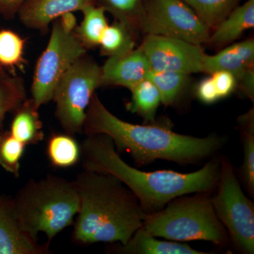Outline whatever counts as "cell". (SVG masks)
Masks as SVG:
<instances>
[{"label":"cell","mask_w":254,"mask_h":254,"mask_svg":"<svg viewBox=\"0 0 254 254\" xmlns=\"http://www.w3.org/2000/svg\"><path fill=\"white\" fill-rule=\"evenodd\" d=\"M83 133L109 136L117 151L128 153L139 167L158 160L197 165L217 156L225 144V138L217 134L200 138L176 133L156 122L145 125L127 123L113 115L96 92L87 108Z\"/></svg>","instance_id":"obj_1"},{"label":"cell","mask_w":254,"mask_h":254,"mask_svg":"<svg viewBox=\"0 0 254 254\" xmlns=\"http://www.w3.org/2000/svg\"><path fill=\"white\" fill-rule=\"evenodd\" d=\"M82 168L109 174L123 182L139 202L145 214L156 213L181 195L214 193L220 174V158L210 159L197 171H141L127 163L113 141L105 134L86 136L81 144Z\"/></svg>","instance_id":"obj_2"},{"label":"cell","mask_w":254,"mask_h":254,"mask_svg":"<svg viewBox=\"0 0 254 254\" xmlns=\"http://www.w3.org/2000/svg\"><path fill=\"white\" fill-rule=\"evenodd\" d=\"M79 199L71 241L124 245L143 226L147 214L131 190L109 174L83 170L73 180Z\"/></svg>","instance_id":"obj_3"},{"label":"cell","mask_w":254,"mask_h":254,"mask_svg":"<svg viewBox=\"0 0 254 254\" xmlns=\"http://www.w3.org/2000/svg\"><path fill=\"white\" fill-rule=\"evenodd\" d=\"M12 201L25 230L37 239L42 232L50 245L58 234L73 226L79 208L73 181L53 175L28 180Z\"/></svg>","instance_id":"obj_4"},{"label":"cell","mask_w":254,"mask_h":254,"mask_svg":"<svg viewBox=\"0 0 254 254\" xmlns=\"http://www.w3.org/2000/svg\"><path fill=\"white\" fill-rule=\"evenodd\" d=\"M213 193L181 195L156 213L147 214L142 228L150 235L175 242L206 241L217 247L231 243L212 203Z\"/></svg>","instance_id":"obj_5"},{"label":"cell","mask_w":254,"mask_h":254,"mask_svg":"<svg viewBox=\"0 0 254 254\" xmlns=\"http://www.w3.org/2000/svg\"><path fill=\"white\" fill-rule=\"evenodd\" d=\"M102 87V68L84 55L63 75L55 88L53 100L55 117L65 133H83L87 108L93 94Z\"/></svg>","instance_id":"obj_6"},{"label":"cell","mask_w":254,"mask_h":254,"mask_svg":"<svg viewBox=\"0 0 254 254\" xmlns=\"http://www.w3.org/2000/svg\"><path fill=\"white\" fill-rule=\"evenodd\" d=\"M212 194L214 210L226 229L230 242L244 254H254V204L242 190L233 165L220 157V174Z\"/></svg>","instance_id":"obj_7"},{"label":"cell","mask_w":254,"mask_h":254,"mask_svg":"<svg viewBox=\"0 0 254 254\" xmlns=\"http://www.w3.org/2000/svg\"><path fill=\"white\" fill-rule=\"evenodd\" d=\"M46 49L37 62L31 86V98L38 108L53 100L57 85L87 50L74 32L65 31L56 19Z\"/></svg>","instance_id":"obj_8"},{"label":"cell","mask_w":254,"mask_h":254,"mask_svg":"<svg viewBox=\"0 0 254 254\" xmlns=\"http://www.w3.org/2000/svg\"><path fill=\"white\" fill-rule=\"evenodd\" d=\"M211 31L182 0H145L141 34L208 43Z\"/></svg>","instance_id":"obj_9"},{"label":"cell","mask_w":254,"mask_h":254,"mask_svg":"<svg viewBox=\"0 0 254 254\" xmlns=\"http://www.w3.org/2000/svg\"><path fill=\"white\" fill-rule=\"evenodd\" d=\"M140 46L153 71L187 75L204 71L207 54L200 45L178 38L146 35Z\"/></svg>","instance_id":"obj_10"},{"label":"cell","mask_w":254,"mask_h":254,"mask_svg":"<svg viewBox=\"0 0 254 254\" xmlns=\"http://www.w3.org/2000/svg\"><path fill=\"white\" fill-rule=\"evenodd\" d=\"M50 244H41L28 233L15 212L12 199L0 196V254H49Z\"/></svg>","instance_id":"obj_11"},{"label":"cell","mask_w":254,"mask_h":254,"mask_svg":"<svg viewBox=\"0 0 254 254\" xmlns=\"http://www.w3.org/2000/svg\"><path fill=\"white\" fill-rule=\"evenodd\" d=\"M102 68V87L121 86L128 90L146 79L151 71L141 46L119 56L109 57Z\"/></svg>","instance_id":"obj_12"},{"label":"cell","mask_w":254,"mask_h":254,"mask_svg":"<svg viewBox=\"0 0 254 254\" xmlns=\"http://www.w3.org/2000/svg\"><path fill=\"white\" fill-rule=\"evenodd\" d=\"M91 5H95L94 0H26L17 16L26 28L46 33L62 15L82 11Z\"/></svg>","instance_id":"obj_13"},{"label":"cell","mask_w":254,"mask_h":254,"mask_svg":"<svg viewBox=\"0 0 254 254\" xmlns=\"http://www.w3.org/2000/svg\"><path fill=\"white\" fill-rule=\"evenodd\" d=\"M252 68H254V41L249 38L224 48L216 55H206L203 73L210 75L217 71H229L237 80Z\"/></svg>","instance_id":"obj_14"},{"label":"cell","mask_w":254,"mask_h":254,"mask_svg":"<svg viewBox=\"0 0 254 254\" xmlns=\"http://www.w3.org/2000/svg\"><path fill=\"white\" fill-rule=\"evenodd\" d=\"M114 253L120 254H208L191 248L187 244L173 241L159 240L142 227L136 230L125 245L114 248Z\"/></svg>","instance_id":"obj_15"},{"label":"cell","mask_w":254,"mask_h":254,"mask_svg":"<svg viewBox=\"0 0 254 254\" xmlns=\"http://www.w3.org/2000/svg\"><path fill=\"white\" fill-rule=\"evenodd\" d=\"M254 27V0H247L232 10L210 33L208 43L221 47L237 41Z\"/></svg>","instance_id":"obj_16"},{"label":"cell","mask_w":254,"mask_h":254,"mask_svg":"<svg viewBox=\"0 0 254 254\" xmlns=\"http://www.w3.org/2000/svg\"><path fill=\"white\" fill-rule=\"evenodd\" d=\"M32 98H26L15 110L10 133L23 144L37 145L44 139L43 123Z\"/></svg>","instance_id":"obj_17"},{"label":"cell","mask_w":254,"mask_h":254,"mask_svg":"<svg viewBox=\"0 0 254 254\" xmlns=\"http://www.w3.org/2000/svg\"><path fill=\"white\" fill-rule=\"evenodd\" d=\"M237 127L243 148V163L239 175L251 197H254V107L237 120Z\"/></svg>","instance_id":"obj_18"},{"label":"cell","mask_w":254,"mask_h":254,"mask_svg":"<svg viewBox=\"0 0 254 254\" xmlns=\"http://www.w3.org/2000/svg\"><path fill=\"white\" fill-rule=\"evenodd\" d=\"M46 154L53 168H72L81 160V145L73 135L53 133L47 143Z\"/></svg>","instance_id":"obj_19"},{"label":"cell","mask_w":254,"mask_h":254,"mask_svg":"<svg viewBox=\"0 0 254 254\" xmlns=\"http://www.w3.org/2000/svg\"><path fill=\"white\" fill-rule=\"evenodd\" d=\"M131 100L127 109L136 114L144 120L145 124L155 123L157 111L161 104L160 93L149 79L143 80L130 88Z\"/></svg>","instance_id":"obj_20"},{"label":"cell","mask_w":254,"mask_h":254,"mask_svg":"<svg viewBox=\"0 0 254 254\" xmlns=\"http://www.w3.org/2000/svg\"><path fill=\"white\" fill-rule=\"evenodd\" d=\"M147 78L156 87L165 107L178 105L190 83V75L174 71L151 70Z\"/></svg>","instance_id":"obj_21"},{"label":"cell","mask_w":254,"mask_h":254,"mask_svg":"<svg viewBox=\"0 0 254 254\" xmlns=\"http://www.w3.org/2000/svg\"><path fill=\"white\" fill-rule=\"evenodd\" d=\"M95 5L110 13L137 36H141L145 0H94Z\"/></svg>","instance_id":"obj_22"},{"label":"cell","mask_w":254,"mask_h":254,"mask_svg":"<svg viewBox=\"0 0 254 254\" xmlns=\"http://www.w3.org/2000/svg\"><path fill=\"white\" fill-rule=\"evenodd\" d=\"M138 37L123 23L115 21L108 25L100 38L99 47L102 55L119 56L134 49Z\"/></svg>","instance_id":"obj_23"},{"label":"cell","mask_w":254,"mask_h":254,"mask_svg":"<svg viewBox=\"0 0 254 254\" xmlns=\"http://www.w3.org/2000/svg\"><path fill=\"white\" fill-rule=\"evenodd\" d=\"M82 13L83 20L74 33L87 50L93 49L99 46L100 38L109 25L105 16L106 11L97 5H91Z\"/></svg>","instance_id":"obj_24"},{"label":"cell","mask_w":254,"mask_h":254,"mask_svg":"<svg viewBox=\"0 0 254 254\" xmlns=\"http://www.w3.org/2000/svg\"><path fill=\"white\" fill-rule=\"evenodd\" d=\"M211 31L243 0H182Z\"/></svg>","instance_id":"obj_25"},{"label":"cell","mask_w":254,"mask_h":254,"mask_svg":"<svg viewBox=\"0 0 254 254\" xmlns=\"http://www.w3.org/2000/svg\"><path fill=\"white\" fill-rule=\"evenodd\" d=\"M26 41L9 29L0 30V66L14 71L26 66L24 49Z\"/></svg>","instance_id":"obj_26"},{"label":"cell","mask_w":254,"mask_h":254,"mask_svg":"<svg viewBox=\"0 0 254 254\" xmlns=\"http://www.w3.org/2000/svg\"><path fill=\"white\" fill-rule=\"evenodd\" d=\"M27 98L23 78L6 75L0 78V126L6 114L15 110Z\"/></svg>","instance_id":"obj_27"},{"label":"cell","mask_w":254,"mask_h":254,"mask_svg":"<svg viewBox=\"0 0 254 254\" xmlns=\"http://www.w3.org/2000/svg\"><path fill=\"white\" fill-rule=\"evenodd\" d=\"M26 147L10 131L0 134V166L16 178L20 176L21 160Z\"/></svg>","instance_id":"obj_28"},{"label":"cell","mask_w":254,"mask_h":254,"mask_svg":"<svg viewBox=\"0 0 254 254\" xmlns=\"http://www.w3.org/2000/svg\"><path fill=\"white\" fill-rule=\"evenodd\" d=\"M210 75L220 100L230 96L237 88L236 78L229 71H217Z\"/></svg>","instance_id":"obj_29"},{"label":"cell","mask_w":254,"mask_h":254,"mask_svg":"<svg viewBox=\"0 0 254 254\" xmlns=\"http://www.w3.org/2000/svg\"><path fill=\"white\" fill-rule=\"evenodd\" d=\"M195 93L196 98L205 104H213L220 100L213 78L210 75L198 83L195 88Z\"/></svg>","instance_id":"obj_30"},{"label":"cell","mask_w":254,"mask_h":254,"mask_svg":"<svg viewBox=\"0 0 254 254\" xmlns=\"http://www.w3.org/2000/svg\"><path fill=\"white\" fill-rule=\"evenodd\" d=\"M237 88L245 95L251 101L254 100V68L246 71L237 80Z\"/></svg>","instance_id":"obj_31"},{"label":"cell","mask_w":254,"mask_h":254,"mask_svg":"<svg viewBox=\"0 0 254 254\" xmlns=\"http://www.w3.org/2000/svg\"><path fill=\"white\" fill-rule=\"evenodd\" d=\"M26 0H0V15L6 19H11L17 16Z\"/></svg>","instance_id":"obj_32"},{"label":"cell","mask_w":254,"mask_h":254,"mask_svg":"<svg viewBox=\"0 0 254 254\" xmlns=\"http://www.w3.org/2000/svg\"><path fill=\"white\" fill-rule=\"evenodd\" d=\"M58 19L59 20L62 27L65 31L69 32V33L74 32L78 25L76 16H75L73 12L66 13V14L62 15Z\"/></svg>","instance_id":"obj_33"},{"label":"cell","mask_w":254,"mask_h":254,"mask_svg":"<svg viewBox=\"0 0 254 254\" xmlns=\"http://www.w3.org/2000/svg\"><path fill=\"white\" fill-rule=\"evenodd\" d=\"M6 75H7V73H6L5 68H3L2 66H0V78L4 77Z\"/></svg>","instance_id":"obj_34"}]
</instances>
